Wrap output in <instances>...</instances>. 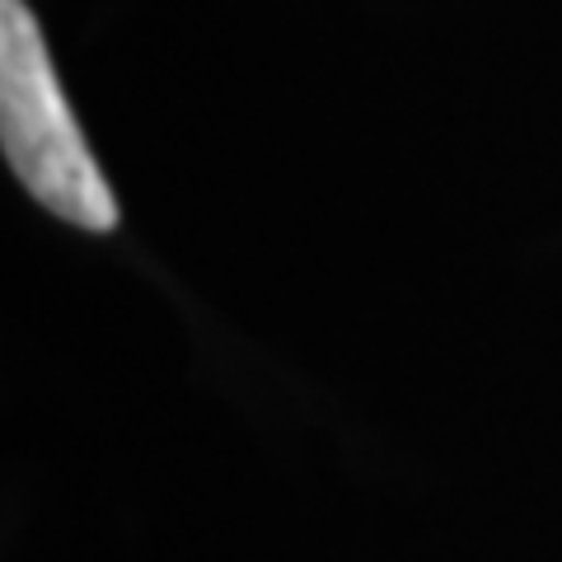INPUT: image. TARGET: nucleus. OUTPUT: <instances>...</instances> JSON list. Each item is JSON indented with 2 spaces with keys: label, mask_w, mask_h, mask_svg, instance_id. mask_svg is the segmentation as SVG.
Listing matches in <instances>:
<instances>
[{
  "label": "nucleus",
  "mask_w": 562,
  "mask_h": 562,
  "mask_svg": "<svg viewBox=\"0 0 562 562\" xmlns=\"http://www.w3.org/2000/svg\"><path fill=\"white\" fill-rule=\"evenodd\" d=\"M0 140L33 198L80 231H113L117 202L85 146L24 0H0Z\"/></svg>",
  "instance_id": "f257e3e1"
}]
</instances>
